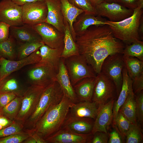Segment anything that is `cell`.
<instances>
[{
  "label": "cell",
  "mask_w": 143,
  "mask_h": 143,
  "mask_svg": "<svg viewBox=\"0 0 143 143\" xmlns=\"http://www.w3.org/2000/svg\"><path fill=\"white\" fill-rule=\"evenodd\" d=\"M75 41L79 54L91 66L96 74L109 56L123 53L125 45L117 39L107 25L92 26L76 35Z\"/></svg>",
  "instance_id": "obj_1"
},
{
  "label": "cell",
  "mask_w": 143,
  "mask_h": 143,
  "mask_svg": "<svg viewBox=\"0 0 143 143\" xmlns=\"http://www.w3.org/2000/svg\"><path fill=\"white\" fill-rule=\"evenodd\" d=\"M73 103L64 95L61 102L50 108L31 129L45 140L62 127Z\"/></svg>",
  "instance_id": "obj_2"
},
{
  "label": "cell",
  "mask_w": 143,
  "mask_h": 143,
  "mask_svg": "<svg viewBox=\"0 0 143 143\" xmlns=\"http://www.w3.org/2000/svg\"><path fill=\"white\" fill-rule=\"evenodd\" d=\"M64 96L59 83L55 81L46 87L33 112L24 124V129H33L37 122L50 108L59 103Z\"/></svg>",
  "instance_id": "obj_3"
},
{
  "label": "cell",
  "mask_w": 143,
  "mask_h": 143,
  "mask_svg": "<svg viewBox=\"0 0 143 143\" xmlns=\"http://www.w3.org/2000/svg\"><path fill=\"white\" fill-rule=\"evenodd\" d=\"M143 14V8L138 7L133 10L131 16L122 21L113 22L106 20V22L115 38L125 44H129L141 41L138 28Z\"/></svg>",
  "instance_id": "obj_4"
},
{
  "label": "cell",
  "mask_w": 143,
  "mask_h": 143,
  "mask_svg": "<svg viewBox=\"0 0 143 143\" xmlns=\"http://www.w3.org/2000/svg\"><path fill=\"white\" fill-rule=\"evenodd\" d=\"M63 59L73 86L83 79L96 77V74L92 68L80 55Z\"/></svg>",
  "instance_id": "obj_5"
},
{
  "label": "cell",
  "mask_w": 143,
  "mask_h": 143,
  "mask_svg": "<svg viewBox=\"0 0 143 143\" xmlns=\"http://www.w3.org/2000/svg\"><path fill=\"white\" fill-rule=\"evenodd\" d=\"M117 96L113 82L100 72L95 78L92 101L100 107Z\"/></svg>",
  "instance_id": "obj_6"
},
{
  "label": "cell",
  "mask_w": 143,
  "mask_h": 143,
  "mask_svg": "<svg viewBox=\"0 0 143 143\" xmlns=\"http://www.w3.org/2000/svg\"><path fill=\"white\" fill-rule=\"evenodd\" d=\"M125 67L122 53H118L108 56L104 61L100 72L112 81L116 87L118 96L122 87V72Z\"/></svg>",
  "instance_id": "obj_7"
},
{
  "label": "cell",
  "mask_w": 143,
  "mask_h": 143,
  "mask_svg": "<svg viewBox=\"0 0 143 143\" xmlns=\"http://www.w3.org/2000/svg\"><path fill=\"white\" fill-rule=\"evenodd\" d=\"M45 87L31 85L22 96L20 108L15 120L23 124L34 111Z\"/></svg>",
  "instance_id": "obj_8"
},
{
  "label": "cell",
  "mask_w": 143,
  "mask_h": 143,
  "mask_svg": "<svg viewBox=\"0 0 143 143\" xmlns=\"http://www.w3.org/2000/svg\"><path fill=\"white\" fill-rule=\"evenodd\" d=\"M96 16L105 17L109 21L118 22L127 18L133 14V10L128 8L118 3L103 1L94 7Z\"/></svg>",
  "instance_id": "obj_9"
},
{
  "label": "cell",
  "mask_w": 143,
  "mask_h": 143,
  "mask_svg": "<svg viewBox=\"0 0 143 143\" xmlns=\"http://www.w3.org/2000/svg\"><path fill=\"white\" fill-rule=\"evenodd\" d=\"M34 64L27 73L28 80L31 85L45 87L56 81L58 72L55 69L37 63Z\"/></svg>",
  "instance_id": "obj_10"
},
{
  "label": "cell",
  "mask_w": 143,
  "mask_h": 143,
  "mask_svg": "<svg viewBox=\"0 0 143 143\" xmlns=\"http://www.w3.org/2000/svg\"><path fill=\"white\" fill-rule=\"evenodd\" d=\"M22 6V19L24 24L33 26L45 22L48 12L45 1L28 3Z\"/></svg>",
  "instance_id": "obj_11"
},
{
  "label": "cell",
  "mask_w": 143,
  "mask_h": 143,
  "mask_svg": "<svg viewBox=\"0 0 143 143\" xmlns=\"http://www.w3.org/2000/svg\"><path fill=\"white\" fill-rule=\"evenodd\" d=\"M41 37L44 43L53 48L64 46V33L45 22L32 26Z\"/></svg>",
  "instance_id": "obj_12"
},
{
  "label": "cell",
  "mask_w": 143,
  "mask_h": 143,
  "mask_svg": "<svg viewBox=\"0 0 143 143\" xmlns=\"http://www.w3.org/2000/svg\"><path fill=\"white\" fill-rule=\"evenodd\" d=\"M0 58V82L12 73L28 65L37 63L41 59L39 49L28 57L17 61L8 60L2 57Z\"/></svg>",
  "instance_id": "obj_13"
},
{
  "label": "cell",
  "mask_w": 143,
  "mask_h": 143,
  "mask_svg": "<svg viewBox=\"0 0 143 143\" xmlns=\"http://www.w3.org/2000/svg\"><path fill=\"white\" fill-rule=\"evenodd\" d=\"M0 21L10 26H18L24 24L22 19V6L11 0L0 1Z\"/></svg>",
  "instance_id": "obj_14"
},
{
  "label": "cell",
  "mask_w": 143,
  "mask_h": 143,
  "mask_svg": "<svg viewBox=\"0 0 143 143\" xmlns=\"http://www.w3.org/2000/svg\"><path fill=\"white\" fill-rule=\"evenodd\" d=\"M93 135L91 133L80 134L67 128L62 127L45 139L47 143H89Z\"/></svg>",
  "instance_id": "obj_15"
},
{
  "label": "cell",
  "mask_w": 143,
  "mask_h": 143,
  "mask_svg": "<svg viewBox=\"0 0 143 143\" xmlns=\"http://www.w3.org/2000/svg\"><path fill=\"white\" fill-rule=\"evenodd\" d=\"M115 101V99H112L99 108L91 132L92 135L98 131L108 133L109 127L112 123L113 109Z\"/></svg>",
  "instance_id": "obj_16"
},
{
  "label": "cell",
  "mask_w": 143,
  "mask_h": 143,
  "mask_svg": "<svg viewBox=\"0 0 143 143\" xmlns=\"http://www.w3.org/2000/svg\"><path fill=\"white\" fill-rule=\"evenodd\" d=\"M48 12L45 22L64 33L65 24L59 0H45Z\"/></svg>",
  "instance_id": "obj_17"
},
{
  "label": "cell",
  "mask_w": 143,
  "mask_h": 143,
  "mask_svg": "<svg viewBox=\"0 0 143 143\" xmlns=\"http://www.w3.org/2000/svg\"><path fill=\"white\" fill-rule=\"evenodd\" d=\"M98 105L92 101L79 102L70 108L67 117L96 119L99 111Z\"/></svg>",
  "instance_id": "obj_18"
},
{
  "label": "cell",
  "mask_w": 143,
  "mask_h": 143,
  "mask_svg": "<svg viewBox=\"0 0 143 143\" xmlns=\"http://www.w3.org/2000/svg\"><path fill=\"white\" fill-rule=\"evenodd\" d=\"M56 81L60 86L65 96L70 99L74 103L79 102L72 84L64 64L63 59L62 57L56 76Z\"/></svg>",
  "instance_id": "obj_19"
},
{
  "label": "cell",
  "mask_w": 143,
  "mask_h": 143,
  "mask_svg": "<svg viewBox=\"0 0 143 143\" xmlns=\"http://www.w3.org/2000/svg\"><path fill=\"white\" fill-rule=\"evenodd\" d=\"M64 47L53 48L44 44L39 49L41 59L37 63L51 67L58 72Z\"/></svg>",
  "instance_id": "obj_20"
},
{
  "label": "cell",
  "mask_w": 143,
  "mask_h": 143,
  "mask_svg": "<svg viewBox=\"0 0 143 143\" xmlns=\"http://www.w3.org/2000/svg\"><path fill=\"white\" fill-rule=\"evenodd\" d=\"M10 33L18 42L42 41L39 35L30 25L24 24L20 26H10Z\"/></svg>",
  "instance_id": "obj_21"
},
{
  "label": "cell",
  "mask_w": 143,
  "mask_h": 143,
  "mask_svg": "<svg viewBox=\"0 0 143 143\" xmlns=\"http://www.w3.org/2000/svg\"><path fill=\"white\" fill-rule=\"evenodd\" d=\"M94 120L90 118L67 117L62 126L77 134H88L91 133Z\"/></svg>",
  "instance_id": "obj_22"
},
{
  "label": "cell",
  "mask_w": 143,
  "mask_h": 143,
  "mask_svg": "<svg viewBox=\"0 0 143 143\" xmlns=\"http://www.w3.org/2000/svg\"><path fill=\"white\" fill-rule=\"evenodd\" d=\"M123 80L122 85L117 100L115 101L113 107V120L112 125H114L115 119L119 110L125 101L130 93L133 91L132 80L129 77L125 67L123 72Z\"/></svg>",
  "instance_id": "obj_23"
},
{
  "label": "cell",
  "mask_w": 143,
  "mask_h": 143,
  "mask_svg": "<svg viewBox=\"0 0 143 143\" xmlns=\"http://www.w3.org/2000/svg\"><path fill=\"white\" fill-rule=\"evenodd\" d=\"M74 23L73 27L76 35L86 31L91 26H101L107 25L106 20L101 17L84 13L78 16Z\"/></svg>",
  "instance_id": "obj_24"
},
{
  "label": "cell",
  "mask_w": 143,
  "mask_h": 143,
  "mask_svg": "<svg viewBox=\"0 0 143 143\" xmlns=\"http://www.w3.org/2000/svg\"><path fill=\"white\" fill-rule=\"evenodd\" d=\"M95 78H84L73 86L79 102L92 101Z\"/></svg>",
  "instance_id": "obj_25"
},
{
  "label": "cell",
  "mask_w": 143,
  "mask_h": 143,
  "mask_svg": "<svg viewBox=\"0 0 143 143\" xmlns=\"http://www.w3.org/2000/svg\"><path fill=\"white\" fill-rule=\"evenodd\" d=\"M59 0L64 21L68 23L71 34L75 41L76 35L73 29V25L78 17L84 13V11L72 4L68 0Z\"/></svg>",
  "instance_id": "obj_26"
},
{
  "label": "cell",
  "mask_w": 143,
  "mask_h": 143,
  "mask_svg": "<svg viewBox=\"0 0 143 143\" xmlns=\"http://www.w3.org/2000/svg\"><path fill=\"white\" fill-rule=\"evenodd\" d=\"M64 47L61 55V57L64 59L79 55L77 46L71 34L69 24L66 21H64Z\"/></svg>",
  "instance_id": "obj_27"
},
{
  "label": "cell",
  "mask_w": 143,
  "mask_h": 143,
  "mask_svg": "<svg viewBox=\"0 0 143 143\" xmlns=\"http://www.w3.org/2000/svg\"><path fill=\"white\" fill-rule=\"evenodd\" d=\"M123 59L125 67L132 80L143 74V61L135 57L123 55Z\"/></svg>",
  "instance_id": "obj_28"
},
{
  "label": "cell",
  "mask_w": 143,
  "mask_h": 143,
  "mask_svg": "<svg viewBox=\"0 0 143 143\" xmlns=\"http://www.w3.org/2000/svg\"><path fill=\"white\" fill-rule=\"evenodd\" d=\"M16 40L10 34L6 40L0 42V57L15 60L17 57V46Z\"/></svg>",
  "instance_id": "obj_29"
},
{
  "label": "cell",
  "mask_w": 143,
  "mask_h": 143,
  "mask_svg": "<svg viewBox=\"0 0 143 143\" xmlns=\"http://www.w3.org/2000/svg\"><path fill=\"white\" fill-rule=\"evenodd\" d=\"M119 111L132 123H137L135 115V95L133 91L129 94Z\"/></svg>",
  "instance_id": "obj_30"
},
{
  "label": "cell",
  "mask_w": 143,
  "mask_h": 143,
  "mask_svg": "<svg viewBox=\"0 0 143 143\" xmlns=\"http://www.w3.org/2000/svg\"><path fill=\"white\" fill-rule=\"evenodd\" d=\"M25 91L15 78L9 76L0 82V93H11L22 96Z\"/></svg>",
  "instance_id": "obj_31"
},
{
  "label": "cell",
  "mask_w": 143,
  "mask_h": 143,
  "mask_svg": "<svg viewBox=\"0 0 143 143\" xmlns=\"http://www.w3.org/2000/svg\"><path fill=\"white\" fill-rule=\"evenodd\" d=\"M17 42L19 44L17 49V60L28 57L44 44L42 41L23 43Z\"/></svg>",
  "instance_id": "obj_32"
},
{
  "label": "cell",
  "mask_w": 143,
  "mask_h": 143,
  "mask_svg": "<svg viewBox=\"0 0 143 143\" xmlns=\"http://www.w3.org/2000/svg\"><path fill=\"white\" fill-rule=\"evenodd\" d=\"M22 96H16L10 102L0 109V114L12 121L15 120L20 108Z\"/></svg>",
  "instance_id": "obj_33"
},
{
  "label": "cell",
  "mask_w": 143,
  "mask_h": 143,
  "mask_svg": "<svg viewBox=\"0 0 143 143\" xmlns=\"http://www.w3.org/2000/svg\"><path fill=\"white\" fill-rule=\"evenodd\" d=\"M123 55L136 57L143 61V42L140 40L125 45Z\"/></svg>",
  "instance_id": "obj_34"
},
{
  "label": "cell",
  "mask_w": 143,
  "mask_h": 143,
  "mask_svg": "<svg viewBox=\"0 0 143 143\" xmlns=\"http://www.w3.org/2000/svg\"><path fill=\"white\" fill-rule=\"evenodd\" d=\"M125 142L139 143L143 140V136L140 125L137 123H131L126 135Z\"/></svg>",
  "instance_id": "obj_35"
},
{
  "label": "cell",
  "mask_w": 143,
  "mask_h": 143,
  "mask_svg": "<svg viewBox=\"0 0 143 143\" xmlns=\"http://www.w3.org/2000/svg\"><path fill=\"white\" fill-rule=\"evenodd\" d=\"M32 132L28 129L0 138V143H21L29 137Z\"/></svg>",
  "instance_id": "obj_36"
},
{
  "label": "cell",
  "mask_w": 143,
  "mask_h": 143,
  "mask_svg": "<svg viewBox=\"0 0 143 143\" xmlns=\"http://www.w3.org/2000/svg\"><path fill=\"white\" fill-rule=\"evenodd\" d=\"M24 130V124L21 122L15 120L10 125L0 130V138L7 137Z\"/></svg>",
  "instance_id": "obj_37"
},
{
  "label": "cell",
  "mask_w": 143,
  "mask_h": 143,
  "mask_svg": "<svg viewBox=\"0 0 143 143\" xmlns=\"http://www.w3.org/2000/svg\"><path fill=\"white\" fill-rule=\"evenodd\" d=\"M131 123L120 112L118 111L114 125L124 137H126V134Z\"/></svg>",
  "instance_id": "obj_38"
},
{
  "label": "cell",
  "mask_w": 143,
  "mask_h": 143,
  "mask_svg": "<svg viewBox=\"0 0 143 143\" xmlns=\"http://www.w3.org/2000/svg\"><path fill=\"white\" fill-rule=\"evenodd\" d=\"M76 7L83 10L84 13L96 16L95 8L89 0H68Z\"/></svg>",
  "instance_id": "obj_39"
},
{
  "label": "cell",
  "mask_w": 143,
  "mask_h": 143,
  "mask_svg": "<svg viewBox=\"0 0 143 143\" xmlns=\"http://www.w3.org/2000/svg\"><path fill=\"white\" fill-rule=\"evenodd\" d=\"M135 115L136 121L143 125V91L135 95Z\"/></svg>",
  "instance_id": "obj_40"
},
{
  "label": "cell",
  "mask_w": 143,
  "mask_h": 143,
  "mask_svg": "<svg viewBox=\"0 0 143 143\" xmlns=\"http://www.w3.org/2000/svg\"><path fill=\"white\" fill-rule=\"evenodd\" d=\"M113 128L109 133L108 143H124L125 137L123 136L115 125L112 126Z\"/></svg>",
  "instance_id": "obj_41"
},
{
  "label": "cell",
  "mask_w": 143,
  "mask_h": 143,
  "mask_svg": "<svg viewBox=\"0 0 143 143\" xmlns=\"http://www.w3.org/2000/svg\"><path fill=\"white\" fill-rule=\"evenodd\" d=\"M108 139V133L98 131L93 135L89 143H107Z\"/></svg>",
  "instance_id": "obj_42"
},
{
  "label": "cell",
  "mask_w": 143,
  "mask_h": 143,
  "mask_svg": "<svg viewBox=\"0 0 143 143\" xmlns=\"http://www.w3.org/2000/svg\"><path fill=\"white\" fill-rule=\"evenodd\" d=\"M10 26L5 22L0 21V42L7 40L10 35Z\"/></svg>",
  "instance_id": "obj_43"
},
{
  "label": "cell",
  "mask_w": 143,
  "mask_h": 143,
  "mask_svg": "<svg viewBox=\"0 0 143 143\" xmlns=\"http://www.w3.org/2000/svg\"><path fill=\"white\" fill-rule=\"evenodd\" d=\"M132 80V90L135 95L143 90V74Z\"/></svg>",
  "instance_id": "obj_44"
},
{
  "label": "cell",
  "mask_w": 143,
  "mask_h": 143,
  "mask_svg": "<svg viewBox=\"0 0 143 143\" xmlns=\"http://www.w3.org/2000/svg\"><path fill=\"white\" fill-rule=\"evenodd\" d=\"M16 96L11 93H0V109L10 102Z\"/></svg>",
  "instance_id": "obj_45"
},
{
  "label": "cell",
  "mask_w": 143,
  "mask_h": 143,
  "mask_svg": "<svg viewBox=\"0 0 143 143\" xmlns=\"http://www.w3.org/2000/svg\"><path fill=\"white\" fill-rule=\"evenodd\" d=\"M32 134L28 138L23 141V143H47L45 140L41 137L32 130L29 129Z\"/></svg>",
  "instance_id": "obj_46"
},
{
  "label": "cell",
  "mask_w": 143,
  "mask_h": 143,
  "mask_svg": "<svg viewBox=\"0 0 143 143\" xmlns=\"http://www.w3.org/2000/svg\"><path fill=\"white\" fill-rule=\"evenodd\" d=\"M139 0H118L117 3L128 9L134 10L138 7Z\"/></svg>",
  "instance_id": "obj_47"
},
{
  "label": "cell",
  "mask_w": 143,
  "mask_h": 143,
  "mask_svg": "<svg viewBox=\"0 0 143 143\" xmlns=\"http://www.w3.org/2000/svg\"><path fill=\"white\" fill-rule=\"evenodd\" d=\"M13 2L20 6H22L24 4L30 2L37 1H45V0H11Z\"/></svg>",
  "instance_id": "obj_48"
},
{
  "label": "cell",
  "mask_w": 143,
  "mask_h": 143,
  "mask_svg": "<svg viewBox=\"0 0 143 143\" xmlns=\"http://www.w3.org/2000/svg\"><path fill=\"white\" fill-rule=\"evenodd\" d=\"M138 34L141 40H143V15L141 17L138 28Z\"/></svg>",
  "instance_id": "obj_49"
},
{
  "label": "cell",
  "mask_w": 143,
  "mask_h": 143,
  "mask_svg": "<svg viewBox=\"0 0 143 143\" xmlns=\"http://www.w3.org/2000/svg\"><path fill=\"white\" fill-rule=\"evenodd\" d=\"M89 1L94 7L98 4L103 1V0H89Z\"/></svg>",
  "instance_id": "obj_50"
},
{
  "label": "cell",
  "mask_w": 143,
  "mask_h": 143,
  "mask_svg": "<svg viewBox=\"0 0 143 143\" xmlns=\"http://www.w3.org/2000/svg\"><path fill=\"white\" fill-rule=\"evenodd\" d=\"M138 7L140 8H143V0H139Z\"/></svg>",
  "instance_id": "obj_51"
},
{
  "label": "cell",
  "mask_w": 143,
  "mask_h": 143,
  "mask_svg": "<svg viewBox=\"0 0 143 143\" xmlns=\"http://www.w3.org/2000/svg\"><path fill=\"white\" fill-rule=\"evenodd\" d=\"M118 0H103V1L108 3H117Z\"/></svg>",
  "instance_id": "obj_52"
},
{
  "label": "cell",
  "mask_w": 143,
  "mask_h": 143,
  "mask_svg": "<svg viewBox=\"0 0 143 143\" xmlns=\"http://www.w3.org/2000/svg\"><path fill=\"white\" fill-rule=\"evenodd\" d=\"M5 128L0 123V130H1Z\"/></svg>",
  "instance_id": "obj_53"
},
{
  "label": "cell",
  "mask_w": 143,
  "mask_h": 143,
  "mask_svg": "<svg viewBox=\"0 0 143 143\" xmlns=\"http://www.w3.org/2000/svg\"><path fill=\"white\" fill-rule=\"evenodd\" d=\"M1 59L0 58V65H1Z\"/></svg>",
  "instance_id": "obj_54"
}]
</instances>
